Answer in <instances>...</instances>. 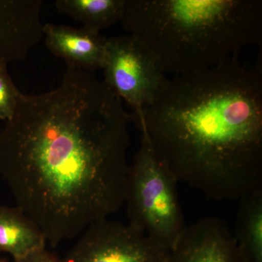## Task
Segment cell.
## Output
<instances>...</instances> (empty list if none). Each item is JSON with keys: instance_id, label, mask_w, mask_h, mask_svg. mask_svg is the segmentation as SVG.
I'll return each mask as SVG.
<instances>
[{"instance_id": "obj_1", "label": "cell", "mask_w": 262, "mask_h": 262, "mask_svg": "<svg viewBox=\"0 0 262 262\" xmlns=\"http://www.w3.org/2000/svg\"><path fill=\"white\" fill-rule=\"evenodd\" d=\"M132 122L103 80L75 67L56 89L20 93L0 131V176L52 247L125 204Z\"/></svg>"}, {"instance_id": "obj_2", "label": "cell", "mask_w": 262, "mask_h": 262, "mask_svg": "<svg viewBox=\"0 0 262 262\" xmlns=\"http://www.w3.org/2000/svg\"><path fill=\"white\" fill-rule=\"evenodd\" d=\"M133 122L178 182L215 201L262 192V66L237 56L169 79Z\"/></svg>"}, {"instance_id": "obj_3", "label": "cell", "mask_w": 262, "mask_h": 262, "mask_svg": "<svg viewBox=\"0 0 262 262\" xmlns=\"http://www.w3.org/2000/svg\"><path fill=\"white\" fill-rule=\"evenodd\" d=\"M124 29L164 73L201 72L261 44V0H125Z\"/></svg>"}, {"instance_id": "obj_4", "label": "cell", "mask_w": 262, "mask_h": 262, "mask_svg": "<svg viewBox=\"0 0 262 262\" xmlns=\"http://www.w3.org/2000/svg\"><path fill=\"white\" fill-rule=\"evenodd\" d=\"M178 180L160 159L145 136L129 166L125 204L129 225L170 252L185 232Z\"/></svg>"}, {"instance_id": "obj_5", "label": "cell", "mask_w": 262, "mask_h": 262, "mask_svg": "<svg viewBox=\"0 0 262 262\" xmlns=\"http://www.w3.org/2000/svg\"><path fill=\"white\" fill-rule=\"evenodd\" d=\"M103 82L134 110L154 102L169 79L151 53L131 35L107 37Z\"/></svg>"}, {"instance_id": "obj_6", "label": "cell", "mask_w": 262, "mask_h": 262, "mask_svg": "<svg viewBox=\"0 0 262 262\" xmlns=\"http://www.w3.org/2000/svg\"><path fill=\"white\" fill-rule=\"evenodd\" d=\"M63 262H167L169 251L142 231L108 218L89 226Z\"/></svg>"}, {"instance_id": "obj_7", "label": "cell", "mask_w": 262, "mask_h": 262, "mask_svg": "<svg viewBox=\"0 0 262 262\" xmlns=\"http://www.w3.org/2000/svg\"><path fill=\"white\" fill-rule=\"evenodd\" d=\"M167 262H247L225 221L204 217L187 226Z\"/></svg>"}, {"instance_id": "obj_8", "label": "cell", "mask_w": 262, "mask_h": 262, "mask_svg": "<svg viewBox=\"0 0 262 262\" xmlns=\"http://www.w3.org/2000/svg\"><path fill=\"white\" fill-rule=\"evenodd\" d=\"M42 0H0V59L24 61L44 37Z\"/></svg>"}, {"instance_id": "obj_9", "label": "cell", "mask_w": 262, "mask_h": 262, "mask_svg": "<svg viewBox=\"0 0 262 262\" xmlns=\"http://www.w3.org/2000/svg\"><path fill=\"white\" fill-rule=\"evenodd\" d=\"M43 34L46 47L67 67L91 72L102 70L107 37L101 33L83 27L45 24Z\"/></svg>"}, {"instance_id": "obj_10", "label": "cell", "mask_w": 262, "mask_h": 262, "mask_svg": "<svg viewBox=\"0 0 262 262\" xmlns=\"http://www.w3.org/2000/svg\"><path fill=\"white\" fill-rule=\"evenodd\" d=\"M47 239L39 226L18 207L0 206V252L14 260L46 248Z\"/></svg>"}, {"instance_id": "obj_11", "label": "cell", "mask_w": 262, "mask_h": 262, "mask_svg": "<svg viewBox=\"0 0 262 262\" xmlns=\"http://www.w3.org/2000/svg\"><path fill=\"white\" fill-rule=\"evenodd\" d=\"M233 237L247 262H262V192L239 200Z\"/></svg>"}, {"instance_id": "obj_12", "label": "cell", "mask_w": 262, "mask_h": 262, "mask_svg": "<svg viewBox=\"0 0 262 262\" xmlns=\"http://www.w3.org/2000/svg\"><path fill=\"white\" fill-rule=\"evenodd\" d=\"M125 0H56L57 10L101 33L121 20Z\"/></svg>"}, {"instance_id": "obj_13", "label": "cell", "mask_w": 262, "mask_h": 262, "mask_svg": "<svg viewBox=\"0 0 262 262\" xmlns=\"http://www.w3.org/2000/svg\"><path fill=\"white\" fill-rule=\"evenodd\" d=\"M8 64L0 59V120L5 122L14 115L20 91L10 77Z\"/></svg>"}, {"instance_id": "obj_14", "label": "cell", "mask_w": 262, "mask_h": 262, "mask_svg": "<svg viewBox=\"0 0 262 262\" xmlns=\"http://www.w3.org/2000/svg\"><path fill=\"white\" fill-rule=\"evenodd\" d=\"M13 262H63L61 258L51 251L44 248Z\"/></svg>"}, {"instance_id": "obj_15", "label": "cell", "mask_w": 262, "mask_h": 262, "mask_svg": "<svg viewBox=\"0 0 262 262\" xmlns=\"http://www.w3.org/2000/svg\"><path fill=\"white\" fill-rule=\"evenodd\" d=\"M0 262H10L8 258H0Z\"/></svg>"}]
</instances>
